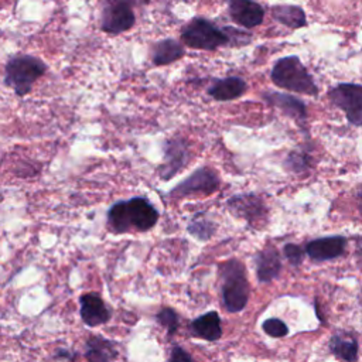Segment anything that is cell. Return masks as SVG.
Instances as JSON below:
<instances>
[{"instance_id":"obj_22","label":"cell","mask_w":362,"mask_h":362,"mask_svg":"<svg viewBox=\"0 0 362 362\" xmlns=\"http://www.w3.org/2000/svg\"><path fill=\"white\" fill-rule=\"evenodd\" d=\"M188 232L201 240H206L214 235L215 225L202 214H198L188 223Z\"/></svg>"},{"instance_id":"obj_10","label":"cell","mask_w":362,"mask_h":362,"mask_svg":"<svg viewBox=\"0 0 362 362\" xmlns=\"http://www.w3.org/2000/svg\"><path fill=\"white\" fill-rule=\"evenodd\" d=\"M230 18L245 28H253L263 21L264 8L255 0H228Z\"/></svg>"},{"instance_id":"obj_28","label":"cell","mask_w":362,"mask_h":362,"mask_svg":"<svg viewBox=\"0 0 362 362\" xmlns=\"http://www.w3.org/2000/svg\"><path fill=\"white\" fill-rule=\"evenodd\" d=\"M168 362H194L192 356L181 346H174Z\"/></svg>"},{"instance_id":"obj_15","label":"cell","mask_w":362,"mask_h":362,"mask_svg":"<svg viewBox=\"0 0 362 362\" xmlns=\"http://www.w3.org/2000/svg\"><path fill=\"white\" fill-rule=\"evenodd\" d=\"M246 82L240 76H228L223 79H216L208 93L215 100H233L240 98L246 92Z\"/></svg>"},{"instance_id":"obj_9","label":"cell","mask_w":362,"mask_h":362,"mask_svg":"<svg viewBox=\"0 0 362 362\" xmlns=\"http://www.w3.org/2000/svg\"><path fill=\"white\" fill-rule=\"evenodd\" d=\"M189 158L188 144L181 139H171L165 143L164 161L158 168V175L161 180L173 178L180 170L185 167Z\"/></svg>"},{"instance_id":"obj_25","label":"cell","mask_w":362,"mask_h":362,"mask_svg":"<svg viewBox=\"0 0 362 362\" xmlns=\"http://www.w3.org/2000/svg\"><path fill=\"white\" fill-rule=\"evenodd\" d=\"M287 165L294 173H301L308 167V157L300 153H291L287 157Z\"/></svg>"},{"instance_id":"obj_26","label":"cell","mask_w":362,"mask_h":362,"mask_svg":"<svg viewBox=\"0 0 362 362\" xmlns=\"http://www.w3.org/2000/svg\"><path fill=\"white\" fill-rule=\"evenodd\" d=\"M223 28L229 37V44H232V45H245L252 38V35L249 33H245L242 30H235L232 27H223Z\"/></svg>"},{"instance_id":"obj_13","label":"cell","mask_w":362,"mask_h":362,"mask_svg":"<svg viewBox=\"0 0 362 362\" xmlns=\"http://www.w3.org/2000/svg\"><path fill=\"white\" fill-rule=\"evenodd\" d=\"M79 303H81V317L86 325L96 327L110 320V311L107 310L105 301L96 293L82 294L79 298Z\"/></svg>"},{"instance_id":"obj_21","label":"cell","mask_w":362,"mask_h":362,"mask_svg":"<svg viewBox=\"0 0 362 362\" xmlns=\"http://www.w3.org/2000/svg\"><path fill=\"white\" fill-rule=\"evenodd\" d=\"M115 349L112 342L105 338L90 337L86 344L85 356L89 362H113Z\"/></svg>"},{"instance_id":"obj_27","label":"cell","mask_w":362,"mask_h":362,"mask_svg":"<svg viewBox=\"0 0 362 362\" xmlns=\"http://www.w3.org/2000/svg\"><path fill=\"white\" fill-rule=\"evenodd\" d=\"M284 255L287 257V260L291 263V264H300L301 260H303V249L294 243H287L284 246Z\"/></svg>"},{"instance_id":"obj_12","label":"cell","mask_w":362,"mask_h":362,"mask_svg":"<svg viewBox=\"0 0 362 362\" xmlns=\"http://www.w3.org/2000/svg\"><path fill=\"white\" fill-rule=\"evenodd\" d=\"M346 240L342 236H327L314 239L307 243L305 253L317 262L329 260L341 256L345 250Z\"/></svg>"},{"instance_id":"obj_30","label":"cell","mask_w":362,"mask_h":362,"mask_svg":"<svg viewBox=\"0 0 362 362\" xmlns=\"http://www.w3.org/2000/svg\"><path fill=\"white\" fill-rule=\"evenodd\" d=\"M358 208H359V211L362 214V194L358 195Z\"/></svg>"},{"instance_id":"obj_24","label":"cell","mask_w":362,"mask_h":362,"mask_svg":"<svg viewBox=\"0 0 362 362\" xmlns=\"http://www.w3.org/2000/svg\"><path fill=\"white\" fill-rule=\"evenodd\" d=\"M263 329L267 335L273 337V338H283L287 335L288 328L287 325L279 320V318H269L263 322Z\"/></svg>"},{"instance_id":"obj_19","label":"cell","mask_w":362,"mask_h":362,"mask_svg":"<svg viewBox=\"0 0 362 362\" xmlns=\"http://www.w3.org/2000/svg\"><path fill=\"white\" fill-rule=\"evenodd\" d=\"M272 16L276 21L290 28H300L307 24L305 14L301 7L291 4H279L272 8Z\"/></svg>"},{"instance_id":"obj_1","label":"cell","mask_w":362,"mask_h":362,"mask_svg":"<svg viewBox=\"0 0 362 362\" xmlns=\"http://www.w3.org/2000/svg\"><path fill=\"white\" fill-rule=\"evenodd\" d=\"M158 221V211L144 197H133L119 201L109 208L107 226L115 233L130 230L144 232L151 229Z\"/></svg>"},{"instance_id":"obj_14","label":"cell","mask_w":362,"mask_h":362,"mask_svg":"<svg viewBox=\"0 0 362 362\" xmlns=\"http://www.w3.org/2000/svg\"><path fill=\"white\" fill-rule=\"evenodd\" d=\"M255 264L257 279L262 283L274 280L281 270L280 255L274 246H266L263 250H260L255 257Z\"/></svg>"},{"instance_id":"obj_5","label":"cell","mask_w":362,"mask_h":362,"mask_svg":"<svg viewBox=\"0 0 362 362\" xmlns=\"http://www.w3.org/2000/svg\"><path fill=\"white\" fill-rule=\"evenodd\" d=\"M181 38L188 47L205 51H214L222 45L229 44L226 31L218 28L214 23L204 17L192 18L181 30Z\"/></svg>"},{"instance_id":"obj_7","label":"cell","mask_w":362,"mask_h":362,"mask_svg":"<svg viewBox=\"0 0 362 362\" xmlns=\"http://www.w3.org/2000/svg\"><path fill=\"white\" fill-rule=\"evenodd\" d=\"M331 102L342 109L349 123L362 126V85L338 83L328 92Z\"/></svg>"},{"instance_id":"obj_29","label":"cell","mask_w":362,"mask_h":362,"mask_svg":"<svg viewBox=\"0 0 362 362\" xmlns=\"http://www.w3.org/2000/svg\"><path fill=\"white\" fill-rule=\"evenodd\" d=\"M58 356H65V358H74V356H71V354L69 352H66V351H64V349H59L58 352Z\"/></svg>"},{"instance_id":"obj_3","label":"cell","mask_w":362,"mask_h":362,"mask_svg":"<svg viewBox=\"0 0 362 362\" xmlns=\"http://www.w3.org/2000/svg\"><path fill=\"white\" fill-rule=\"evenodd\" d=\"M221 277L223 307L229 313L243 310L249 300V283L243 264L236 259L228 260L221 266Z\"/></svg>"},{"instance_id":"obj_8","label":"cell","mask_w":362,"mask_h":362,"mask_svg":"<svg viewBox=\"0 0 362 362\" xmlns=\"http://www.w3.org/2000/svg\"><path fill=\"white\" fill-rule=\"evenodd\" d=\"M219 188V177L211 168H198L191 175H188L184 181L177 184L174 189L170 192L174 198L188 197L192 194H204L209 195Z\"/></svg>"},{"instance_id":"obj_6","label":"cell","mask_w":362,"mask_h":362,"mask_svg":"<svg viewBox=\"0 0 362 362\" xmlns=\"http://www.w3.org/2000/svg\"><path fill=\"white\" fill-rule=\"evenodd\" d=\"M136 21L130 0H105L102 6L100 28L109 34H119L133 27Z\"/></svg>"},{"instance_id":"obj_17","label":"cell","mask_w":362,"mask_h":362,"mask_svg":"<svg viewBox=\"0 0 362 362\" xmlns=\"http://www.w3.org/2000/svg\"><path fill=\"white\" fill-rule=\"evenodd\" d=\"M189 329L195 337L204 338L206 341H216L222 335L221 318L216 311L205 313L189 324Z\"/></svg>"},{"instance_id":"obj_23","label":"cell","mask_w":362,"mask_h":362,"mask_svg":"<svg viewBox=\"0 0 362 362\" xmlns=\"http://www.w3.org/2000/svg\"><path fill=\"white\" fill-rule=\"evenodd\" d=\"M156 317H157V321L163 327L167 328L170 337L175 334V331L178 329V325H180V320H178L177 313L173 308H163Z\"/></svg>"},{"instance_id":"obj_16","label":"cell","mask_w":362,"mask_h":362,"mask_svg":"<svg viewBox=\"0 0 362 362\" xmlns=\"http://www.w3.org/2000/svg\"><path fill=\"white\" fill-rule=\"evenodd\" d=\"M264 99L274 107H279L284 115L290 116L291 119H296L298 122L305 120V105L287 93H280V92H266Z\"/></svg>"},{"instance_id":"obj_2","label":"cell","mask_w":362,"mask_h":362,"mask_svg":"<svg viewBox=\"0 0 362 362\" xmlns=\"http://www.w3.org/2000/svg\"><path fill=\"white\" fill-rule=\"evenodd\" d=\"M270 78L276 86L290 92L310 96H315L318 93V88L313 76L308 74L303 62L294 55L277 59L272 68Z\"/></svg>"},{"instance_id":"obj_20","label":"cell","mask_w":362,"mask_h":362,"mask_svg":"<svg viewBox=\"0 0 362 362\" xmlns=\"http://www.w3.org/2000/svg\"><path fill=\"white\" fill-rule=\"evenodd\" d=\"M329 348L332 354L344 362H355L358 359V342L351 335H334L329 341Z\"/></svg>"},{"instance_id":"obj_4","label":"cell","mask_w":362,"mask_h":362,"mask_svg":"<svg viewBox=\"0 0 362 362\" xmlns=\"http://www.w3.org/2000/svg\"><path fill=\"white\" fill-rule=\"evenodd\" d=\"M45 71L47 65L40 58L33 55H16L6 64L4 83L13 88L18 96H24Z\"/></svg>"},{"instance_id":"obj_11","label":"cell","mask_w":362,"mask_h":362,"mask_svg":"<svg viewBox=\"0 0 362 362\" xmlns=\"http://www.w3.org/2000/svg\"><path fill=\"white\" fill-rule=\"evenodd\" d=\"M229 211L239 218H245L247 222L255 223L266 216V208L263 201L252 194L235 195L228 201Z\"/></svg>"},{"instance_id":"obj_18","label":"cell","mask_w":362,"mask_h":362,"mask_svg":"<svg viewBox=\"0 0 362 362\" xmlns=\"http://www.w3.org/2000/svg\"><path fill=\"white\" fill-rule=\"evenodd\" d=\"M184 55L181 42L174 38H164L158 41L153 48V62L156 65H167Z\"/></svg>"},{"instance_id":"obj_31","label":"cell","mask_w":362,"mask_h":362,"mask_svg":"<svg viewBox=\"0 0 362 362\" xmlns=\"http://www.w3.org/2000/svg\"><path fill=\"white\" fill-rule=\"evenodd\" d=\"M130 1H132V3H133V1H140V3H144V1H147V0H130Z\"/></svg>"}]
</instances>
